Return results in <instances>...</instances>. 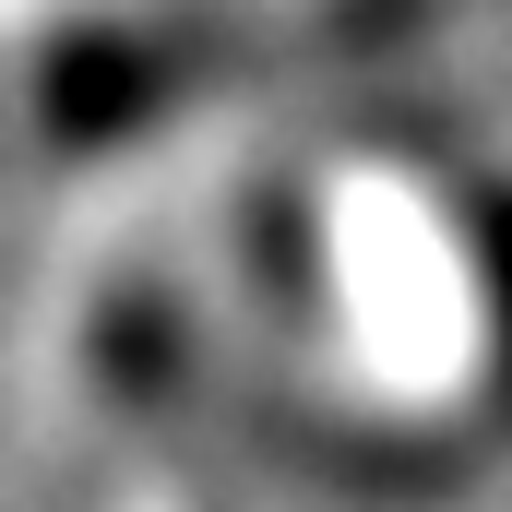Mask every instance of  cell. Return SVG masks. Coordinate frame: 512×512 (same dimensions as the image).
<instances>
[{
    "label": "cell",
    "mask_w": 512,
    "mask_h": 512,
    "mask_svg": "<svg viewBox=\"0 0 512 512\" xmlns=\"http://www.w3.org/2000/svg\"><path fill=\"white\" fill-rule=\"evenodd\" d=\"M179 84H191V48H167V36H143V24H96V36H60V48H48L36 120H48V143L96 155V143H131Z\"/></svg>",
    "instance_id": "1"
},
{
    "label": "cell",
    "mask_w": 512,
    "mask_h": 512,
    "mask_svg": "<svg viewBox=\"0 0 512 512\" xmlns=\"http://www.w3.org/2000/svg\"><path fill=\"white\" fill-rule=\"evenodd\" d=\"M477 274H489V322H501V393H512V191H477Z\"/></svg>",
    "instance_id": "2"
}]
</instances>
